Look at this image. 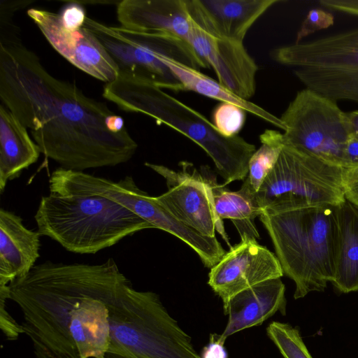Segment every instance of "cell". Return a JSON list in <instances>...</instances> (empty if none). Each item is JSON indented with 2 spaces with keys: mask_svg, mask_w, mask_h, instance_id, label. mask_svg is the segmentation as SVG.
<instances>
[{
  "mask_svg": "<svg viewBox=\"0 0 358 358\" xmlns=\"http://www.w3.org/2000/svg\"><path fill=\"white\" fill-rule=\"evenodd\" d=\"M0 98L30 129L41 153L62 169L84 172L115 166L137 150L127 130L113 131L117 115L50 74L23 44L18 29L0 31Z\"/></svg>",
  "mask_w": 358,
  "mask_h": 358,
  "instance_id": "1",
  "label": "cell"
},
{
  "mask_svg": "<svg viewBox=\"0 0 358 358\" xmlns=\"http://www.w3.org/2000/svg\"><path fill=\"white\" fill-rule=\"evenodd\" d=\"M102 264L35 265L9 286L8 299L21 310L24 334L37 358H80L69 327L75 310L96 284Z\"/></svg>",
  "mask_w": 358,
  "mask_h": 358,
  "instance_id": "2",
  "label": "cell"
},
{
  "mask_svg": "<svg viewBox=\"0 0 358 358\" xmlns=\"http://www.w3.org/2000/svg\"><path fill=\"white\" fill-rule=\"evenodd\" d=\"M103 96L124 111L147 115L192 141L211 158L224 185L246 178L255 145L240 136H223L204 115L154 82L119 72L104 86Z\"/></svg>",
  "mask_w": 358,
  "mask_h": 358,
  "instance_id": "3",
  "label": "cell"
},
{
  "mask_svg": "<svg viewBox=\"0 0 358 358\" xmlns=\"http://www.w3.org/2000/svg\"><path fill=\"white\" fill-rule=\"evenodd\" d=\"M334 206H271L259 219L273 242L284 274L295 284L294 298L323 292L334 268Z\"/></svg>",
  "mask_w": 358,
  "mask_h": 358,
  "instance_id": "4",
  "label": "cell"
},
{
  "mask_svg": "<svg viewBox=\"0 0 358 358\" xmlns=\"http://www.w3.org/2000/svg\"><path fill=\"white\" fill-rule=\"evenodd\" d=\"M38 231L77 254H95L126 236L154 227L129 209L98 195L41 197L34 215Z\"/></svg>",
  "mask_w": 358,
  "mask_h": 358,
  "instance_id": "5",
  "label": "cell"
},
{
  "mask_svg": "<svg viewBox=\"0 0 358 358\" xmlns=\"http://www.w3.org/2000/svg\"><path fill=\"white\" fill-rule=\"evenodd\" d=\"M109 324L108 352L141 358H201L158 294L136 290L131 282L110 305Z\"/></svg>",
  "mask_w": 358,
  "mask_h": 358,
  "instance_id": "6",
  "label": "cell"
},
{
  "mask_svg": "<svg viewBox=\"0 0 358 358\" xmlns=\"http://www.w3.org/2000/svg\"><path fill=\"white\" fill-rule=\"evenodd\" d=\"M83 27L99 40L120 72L146 78L162 89L182 90L167 59L198 71L206 68L191 45L174 36L109 26L88 17Z\"/></svg>",
  "mask_w": 358,
  "mask_h": 358,
  "instance_id": "7",
  "label": "cell"
},
{
  "mask_svg": "<svg viewBox=\"0 0 358 358\" xmlns=\"http://www.w3.org/2000/svg\"><path fill=\"white\" fill-rule=\"evenodd\" d=\"M276 62L294 68L306 86L336 101L358 103V29L271 52Z\"/></svg>",
  "mask_w": 358,
  "mask_h": 358,
  "instance_id": "8",
  "label": "cell"
},
{
  "mask_svg": "<svg viewBox=\"0 0 358 358\" xmlns=\"http://www.w3.org/2000/svg\"><path fill=\"white\" fill-rule=\"evenodd\" d=\"M344 169L284 144L255 200L263 210L271 206L301 208L336 206L345 201Z\"/></svg>",
  "mask_w": 358,
  "mask_h": 358,
  "instance_id": "9",
  "label": "cell"
},
{
  "mask_svg": "<svg viewBox=\"0 0 358 358\" xmlns=\"http://www.w3.org/2000/svg\"><path fill=\"white\" fill-rule=\"evenodd\" d=\"M280 118L286 127L284 144L329 164L350 168L345 149L352 129L337 101L305 88L296 93Z\"/></svg>",
  "mask_w": 358,
  "mask_h": 358,
  "instance_id": "10",
  "label": "cell"
},
{
  "mask_svg": "<svg viewBox=\"0 0 358 358\" xmlns=\"http://www.w3.org/2000/svg\"><path fill=\"white\" fill-rule=\"evenodd\" d=\"M180 164L181 170L176 171L163 165L145 163L166 180L168 190L155 196L157 201L196 232L212 238L216 237L217 232L231 248L223 221L215 209L211 185L213 178L201 175L189 162H181Z\"/></svg>",
  "mask_w": 358,
  "mask_h": 358,
  "instance_id": "11",
  "label": "cell"
},
{
  "mask_svg": "<svg viewBox=\"0 0 358 358\" xmlns=\"http://www.w3.org/2000/svg\"><path fill=\"white\" fill-rule=\"evenodd\" d=\"M284 275L277 256L247 234L232 246L208 273V284L223 306L236 294Z\"/></svg>",
  "mask_w": 358,
  "mask_h": 358,
  "instance_id": "12",
  "label": "cell"
},
{
  "mask_svg": "<svg viewBox=\"0 0 358 358\" xmlns=\"http://www.w3.org/2000/svg\"><path fill=\"white\" fill-rule=\"evenodd\" d=\"M27 15L52 47L74 66L106 83L117 78V64L90 30L84 27L69 30L59 14L44 9L31 8Z\"/></svg>",
  "mask_w": 358,
  "mask_h": 358,
  "instance_id": "13",
  "label": "cell"
},
{
  "mask_svg": "<svg viewBox=\"0 0 358 358\" xmlns=\"http://www.w3.org/2000/svg\"><path fill=\"white\" fill-rule=\"evenodd\" d=\"M188 43L206 68L214 71L220 85L246 100L255 94L258 66L243 43L213 35L192 19Z\"/></svg>",
  "mask_w": 358,
  "mask_h": 358,
  "instance_id": "14",
  "label": "cell"
},
{
  "mask_svg": "<svg viewBox=\"0 0 358 358\" xmlns=\"http://www.w3.org/2000/svg\"><path fill=\"white\" fill-rule=\"evenodd\" d=\"M192 20L216 36L243 43L255 22L280 0H186Z\"/></svg>",
  "mask_w": 358,
  "mask_h": 358,
  "instance_id": "15",
  "label": "cell"
},
{
  "mask_svg": "<svg viewBox=\"0 0 358 358\" xmlns=\"http://www.w3.org/2000/svg\"><path fill=\"white\" fill-rule=\"evenodd\" d=\"M117 17L126 29L163 32L187 43L192 30L186 0H123L117 4Z\"/></svg>",
  "mask_w": 358,
  "mask_h": 358,
  "instance_id": "16",
  "label": "cell"
},
{
  "mask_svg": "<svg viewBox=\"0 0 358 358\" xmlns=\"http://www.w3.org/2000/svg\"><path fill=\"white\" fill-rule=\"evenodd\" d=\"M285 286L280 278L264 281L234 296L223 306L228 321L220 338L261 325L278 311L286 313Z\"/></svg>",
  "mask_w": 358,
  "mask_h": 358,
  "instance_id": "17",
  "label": "cell"
},
{
  "mask_svg": "<svg viewBox=\"0 0 358 358\" xmlns=\"http://www.w3.org/2000/svg\"><path fill=\"white\" fill-rule=\"evenodd\" d=\"M38 231L28 229L13 212L0 210V285L26 275L40 257Z\"/></svg>",
  "mask_w": 358,
  "mask_h": 358,
  "instance_id": "18",
  "label": "cell"
},
{
  "mask_svg": "<svg viewBox=\"0 0 358 358\" xmlns=\"http://www.w3.org/2000/svg\"><path fill=\"white\" fill-rule=\"evenodd\" d=\"M334 211V268L330 282L340 293L358 292V208L345 199Z\"/></svg>",
  "mask_w": 358,
  "mask_h": 358,
  "instance_id": "19",
  "label": "cell"
},
{
  "mask_svg": "<svg viewBox=\"0 0 358 358\" xmlns=\"http://www.w3.org/2000/svg\"><path fill=\"white\" fill-rule=\"evenodd\" d=\"M41 153L25 127L3 103L0 105V192L9 180L36 163Z\"/></svg>",
  "mask_w": 358,
  "mask_h": 358,
  "instance_id": "20",
  "label": "cell"
},
{
  "mask_svg": "<svg viewBox=\"0 0 358 358\" xmlns=\"http://www.w3.org/2000/svg\"><path fill=\"white\" fill-rule=\"evenodd\" d=\"M166 64L179 80L182 90L192 91L220 101L221 103L236 105L277 128L285 130L286 127L280 117L249 100L239 97L220 85L218 81H215L198 70L170 59H166Z\"/></svg>",
  "mask_w": 358,
  "mask_h": 358,
  "instance_id": "21",
  "label": "cell"
},
{
  "mask_svg": "<svg viewBox=\"0 0 358 358\" xmlns=\"http://www.w3.org/2000/svg\"><path fill=\"white\" fill-rule=\"evenodd\" d=\"M216 214L222 219H229L237 229L240 236L247 234L255 239L260 236L255 224L262 210L255 200V192L243 182L238 191H230L216 178L211 182Z\"/></svg>",
  "mask_w": 358,
  "mask_h": 358,
  "instance_id": "22",
  "label": "cell"
},
{
  "mask_svg": "<svg viewBox=\"0 0 358 358\" xmlns=\"http://www.w3.org/2000/svg\"><path fill=\"white\" fill-rule=\"evenodd\" d=\"M259 140L262 145L252 155L248 173L243 180L255 193L274 168L284 146L283 135L276 130H265Z\"/></svg>",
  "mask_w": 358,
  "mask_h": 358,
  "instance_id": "23",
  "label": "cell"
},
{
  "mask_svg": "<svg viewBox=\"0 0 358 358\" xmlns=\"http://www.w3.org/2000/svg\"><path fill=\"white\" fill-rule=\"evenodd\" d=\"M266 334L284 358H313L298 327L273 321L267 327Z\"/></svg>",
  "mask_w": 358,
  "mask_h": 358,
  "instance_id": "24",
  "label": "cell"
},
{
  "mask_svg": "<svg viewBox=\"0 0 358 358\" xmlns=\"http://www.w3.org/2000/svg\"><path fill=\"white\" fill-rule=\"evenodd\" d=\"M246 111L241 107L229 103H220L213 110L212 123L223 136L231 138L244 126Z\"/></svg>",
  "mask_w": 358,
  "mask_h": 358,
  "instance_id": "25",
  "label": "cell"
},
{
  "mask_svg": "<svg viewBox=\"0 0 358 358\" xmlns=\"http://www.w3.org/2000/svg\"><path fill=\"white\" fill-rule=\"evenodd\" d=\"M334 22V15L320 8L310 10L296 34L295 43H299L304 37L314 32L327 29Z\"/></svg>",
  "mask_w": 358,
  "mask_h": 358,
  "instance_id": "26",
  "label": "cell"
},
{
  "mask_svg": "<svg viewBox=\"0 0 358 358\" xmlns=\"http://www.w3.org/2000/svg\"><path fill=\"white\" fill-rule=\"evenodd\" d=\"M59 15L63 25L69 30L83 27L87 17L84 8L77 1L66 5Z\"/></svg>",
  "mask_w": 358,
  "mask_h": 358,
  "instance_id": "27",
  "label": "cell"
},
{
  "mask_svg": "<svg viewBox=\"0 0 358 358\" xmlns=\"http://www.w3.org/2000/svg\"><path fill=\"white\" fill-rule=\"evenodd\" d=\"M7 297L0 295V327L8 340H16L21 334H24L21 324L11 317L6 309Z\"/></svg>",
  "mask_w": 358,
  "mask_h": 358,
  "instance_id": "28",
  "label": "cell"
},
{
  "mask_svg": "<svg viewBox=\"0 0 358 358\" xmlns=\"http://www.w3.org/2000/svg\"><path fill=\"white\" fill-rule=\"evenodd\" d=\"M343 185L345 199L358 208V169H344Z\"/></svg>",
  "mask_w": 358,
  "mask_h": 358,
  "instance_id": "29",
  "label": "cell"
},
{
  "mask_svg": "<svg viewBox=\"0 0 358 358\" xmlns=\"http://www.w3.org/2000/svg\"><path fill=\"white\" fill-rule=\"evenodd\" d=\"M224 341L220 338V335L210 334L209 343L203 347L201 358H227V352L224 346Z\"/></svg>",
  "mask_w": 358,
  "mask_h": 358,
  "instance_id": "30",
  "label": "cell"
},
{
  "mask_svg": "<svg viewBox=\"0 0 358 358\" xmlns=\"http://www.w3.org/2000/svg\"><path fill=\"white\" fill-rule=\"evenodd\" d=\"M319 3L331 10L358 17V0H320Z\"/></svg>",
  "mask_w": 358,
  "mask_h": 358,
  "instance_id": "31",
  "label": "cell"
},
{
  "mask_svg": "<svg viewBox=\"0 0 358 358\" xmlns=\"http://www.w3.org/2000/svg\"><path fill=\"white\" fill-rule=\"evenodd\" d=\"M345 155L349 164V169H358V137L353 133L348 140Z\"/></svg>",
  "mask_w": 358,
  "mask_h": 358,
  "instance_id": "32",
  "label": "cell"
},
{
  "mask_svg": "<svg viewBox=\"0 0 358 358\" xmlns=\"http://www.w3.org/2000/svg\"><path fill=\"white\" fill-rule=\"evenodd\" d=\"M347 115L352 126V133L358 137V110L347 113Z\"/></svg>",
  "mask_w": 358,
  "mask_h": 358,
  "instance_id": "33",
  "label": "cell"
},
{
  "mask_svg": "<svg viewBox=\"0 0 358 358\" xmlns=\"http://www.w3.org/2000/svg\"><path fill=\"white\" fill-rule=\"evenodd\" d=\"M104 358H141L130 352L113 353L107 352Z\"/></svg>",
  "mask_w": 358,
  "mask_h": 358,
  "instance_id": "34",
  "label": "cell"
}]
</instances>
